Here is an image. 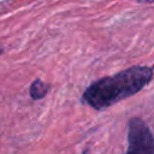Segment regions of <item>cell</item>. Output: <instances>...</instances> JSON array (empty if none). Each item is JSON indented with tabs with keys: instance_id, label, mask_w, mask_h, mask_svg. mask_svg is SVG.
<instances>
[{
	"instance_id": "7a4b0ae2",
	"label": "cell",
	"mask_w": 154,
	"mask_h": 154,
	"mask_svg": "<svg viewBox=\"0 0 154 154\" xmlns=\"http://www.w3.org/2000/svg\"><path fill=\"white\" fill-rule=\"evenodd\" d=\"M128 152L126 154H153L154 153V138L146 125L140 118H132L129 122L128 131Z\"/></svg>"
},
{
	"instance_id": "3957f363",
	"label": "cell",
	"mask_w": 154,
	"mask_h": 154,
	"mask_svg": "<svg viewBox=\"0 0 154 154\" xmlns=\"http://www.w3.org/2000/svg\"><path fill=\"white\" fill-rule=\"evenodd\" d=\"M48 89H49V85L37 78V79H35V81L31 83L29 93H30L31 99H34V100H40V99H42V97L46 96V94L48 93Z\"/></svg>"
},
{
	"instance_id": "5b68a950",
	"label": "cell",
	"mask_w": 154,
	"mask_h": 154,
	"mask_svg": "<svg viewBox=\"0 0 154 154\" xmlns=\"http://www.w3.org/2000/svg\"><path fill=\"white\" fill-rule=\"evenodd\" d=\"M1 53H2V49H1V48H0V55H1Z\"/></svg>"
},
{
	"instance_id": "6da1fadb",
	"label": "cell",
	"mask_w": 154,
	"mask_h": 154,
	"mask_svg": "<svg viewBox=\"0 0 154 154\" xmlns=\"http://www.w3.org/2000/svg\"><path fill=\"white\" fill-rule=\"evenodd\" d=\"M152 69L132 66L90 84L83 94L87 103L96 109L109 107L143 89L152 79Z\"/></svg>"
},
{
	"instance_id": "8992f818",
	"label": "cell",
	"mask_w": 154,
	"mask_h": 154,
	"mask_svg": "<svg viewBox=\"0 0 154 154\" xmlns=\"http://www.w3.org/2000/svg\"><path fill=\"white\" fill-rule=\"evenodd\" d=\"M84 154H85V153H84Z\"/></svg>"
},
{
	"instance_id": "277c9868",
	"label": "cell",
	"mask_w": 154,
	"mask_h": 154,
	"mask_svg": "<svg viewBox=\"0 0 154 154\" xmlns=\"http://www.w3.org/2000/svg\"><path fill=\"white\" fill-rule=\"evenodd\" d=\"M137 2L138 4H147V5H149V4H154V0H137Z\"/></svg>"
}]
</instances>
